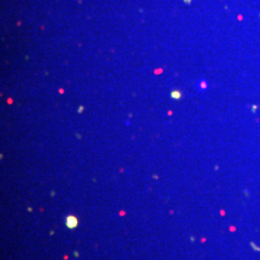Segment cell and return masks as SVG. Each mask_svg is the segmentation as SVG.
<instances>
[{
	"mask_svg": "<svg viewBox=\"0 0 260 260\" xmlns=\"http://www.w3.org/2000/svg\"><path fill=\"white\" fill-rule=\"evenodd\" d=\"M76 223H77V221L74 217H68L67 219V225L68 228H74V226L76 225Z\"/></svg>",
	"mask_w": 260,
	"mask_h": 260,
	"instance_id": "1",
	"label": "cell"
}]
</instances>
